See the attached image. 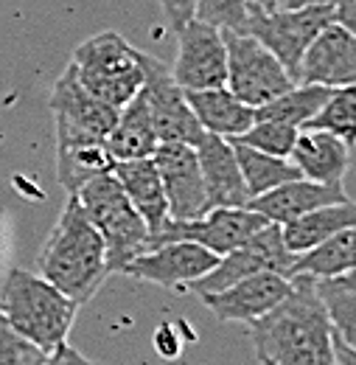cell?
Wrapping results in <instances>:
<instances>
[{"label":"cell","instance_id":"6da1fadb","mask_svg":"<svg viewBox=\"0 0 356 365\" xmlns=\"http://www.w3.org/2000/svg\"><path fill=\"white\" fill-rule=\"evenodd\" d=\"M247 329L261 363L334 365V329L312 275H292L289 295Z\"/></svg>","mask_w":356,"mask_h":365},{"label":"cell","instance_id":"7a4b0ae2","mask_svg":"<svg viewBox=\"0 0 356 365\" xmlns=\"http://www.w3.org/2000/svg\"><path fill=\"white\" fill-rule=\"evenodd\" d=\"M37 264L40 275L79 307L88 304L110 275L107 245L88 220L76 194H68V202L45 239Z\"/></svg>","mask_w":356,"mask_h":365},{"label":"cell","instance_id":"3957f363","mask_svg":"<svg viewBox=\"0 0 356 365\" xmlns=\"http://www.w3.org/2000/svg\"><path fill=\"white\" fill-rule=\"evenodd\" d=\"M76 312L79 304L43 275L11 267L0 281V315L14 331L48 354L68 343Z\"/></svg>","mask_w":356,"mask_h":365},{"label":"cell","instance_id":"277c9868","mask_svg":"<svg viewBox=\"0 0 356 365\" xmlns=\"http://www.w3.org/2000/svg\"><path fill=\"white\" fill-rule=\"evenodd\" d=\"M70 65L82 88L98 101L121 110L143 88V51L130 46L118 31H101L76 46Z\"/></svg>","mask_w":356,"mask_h":365},{"label":"cell","instance_id":"5b68a950","mask_svg":"<svg viewBox=\"0 0 356 365\" xmlns=\"http://www.w3.org/2000/svg\"><path fill=\"white\" fill-rule=\"evenodd\" d=\"M76 197L107 245L110 273H121L135 256L149 250V228L132 200L127 197L115 172L93 178L88 185H82Z\"/></svg>","mask_w":356,"mask_h":365},{"label":"cell","instance_id":"8992f818","mask_svg":"<svg viewBox=\"0 0 356 365\" xmlns=\"http://www.w3.org/2000/svg\"><path fill=\"white\" fill-rule=\"evenodd\" d=\"M328 23H334V3L306 6V9H275V11H261L250 6L244 34H253L261 46H267L289 71V76L298 82L303 53Z\"/></svg>","mask_w":356,"mask_h":365},{"label":"cell","instance_id":"52a82bcc","mask_svg":"<svg viewBox=\"0 0 356 365\" xmlns=\"http://www.w3.org/2000/svg\"><path fill=\"white\" fill-rule=\"evenodd\" d=\"M227 46V88L247 107H264L292 85H298L281 59L261 46L253 34L244 31H224Z\"/></svg>","mask_w":356,"mask_h":365},{"label":"cell","instance_id":"ba28073f","mask_svg":"<svg viewBox=\"0 0 356 365\" xmlns=\"http://www.w3.org/2000/svg\"><path fill=\"white\" fill-rule=\"evenodd\" d=\"M295 262L298 256L286 247L283 242V228L269 222L267 228H261L247 245L230 250L227 256L219 259V264L205 273L202 278L191 281L185 289L205 295V292H222L227 287H233L236 281H244L250 275L258 273H281L286 278H292L295 273Z\"/></svg>","mask_w":356,"mask_h":365},{"label":"cell","instance_id":"9c48e42d","mask_svg":"<svg viewBox=\"0 0 356 365\" xmlns=\"http://www.w3.org/2000/svg\"><path fill=\"white\" fill-rule=\"evenodd\" d=\"M48 107L56 121V143H104L118 121L115 107L98 101L82 88L70 62L53 82Z\"/></svg>","mask_w":356,"mask_h":365},{"label":"cell","instance_id":"30bf717a","mask_svg":"<svg viewBox=\"0 0 356 365\" xmlns=\"http://www.w3.org/2000/svg\"><path fill=\"white\" fill-rule=\"evenodd\" d=\"M140 93L146 96V104L152 110L160 143L197 146L205 138V130H202L199 118L194 115L188 96L177 85L174 73L160 59H155L152 53H143V88H140Z\"/></svg>","mask_w":356,"mask_h":365},{"label":"cell","instance_id":"8fae6325","mask_svg":"<svg viewBox=\"0 0 356 365\" xmlns=\"http://www.w3.org/2000/svg\"><path fill=\"white\" fill-rule=\"evenodd\" d=\"M267 220L258 211H253L250 205H244V208H211L199 220H188V222L169 220L166 228L152 239V247H160V245H169V242H197V245H202L205 250H211L222 259L230 250L247 245L258 230L267 228Z\"/></svg>","mask_w":356,"mask_h":365},{"label":"cell","instance_id":"7c38bea8","mask_svg":"<svg viewBox=\"0 0 356 365\" xmlns=\"http://www.w3.org/2000/svg\"><path fill=\"white\" fill-rule=\"evenodd\" d=\"M182 91H208L227 85V46L224 31L205 23L191 20L177 31V59L172 68Z\"/></svg>","mask_w":356,"mask_h":365},{"label":"cell","instance_id":"4fadbf2b","mask_svg":"<svg viewBox=\"0 0 356 365\" xmlns=\"http://www.w3.org/2000/svg\"><path fill=\"white\" fill-rule=\"evenodd\" d=\"M163 188L169 200V217L177 222L199 220L211 211L208 188L202 178V166L197 158V146L191 143H160L157 152L152 155Z\"/></svg>","mask_w":356,"mask_h":365},{"label":"cell","instance_id":"5bb4252c","mask_svg":"<svg viewBox=\"0 0 356 365\" xmlns=\"http://www.w3.org/2000/svg\"><path fill=\"white\" fill-rule=\"evenodd\" d=\"M216 264H219V256L205 250L197 242H169L135 256L121 273L137 281L166 287V289H182L191 281L211 273Z\"/></svg>","mask_w":356,"mask_h":365},{"label":"cell","instance_id":"9a60e30c","mask_svg":"<svg viewBox=\"0 0 356 365\" xmlns=\"http://www.w3.org/2000/svg\"><path fill=\"white\" fill-rule=\"evenodd\" d=\"M292 289V278L281 273H258L244 281H236L222 292H205L199 295L205 307L222 320V323H253L264 318L269 309H275Z\"/></svg>","mask_w":356,"mask_h":365},{"label":"cell","instance_id":"2e32d148","mask_svg":"<svg viewBox=\"0 0 356 365\" xmlns=\"http://www.w3.org/2000/svg\"><path fill=\"white\" fill-rule=\"evenodd\" d=\"M298 82L323 85V88H342L356 82V37L340 26L337 20L328 23L303 53Z\"/></svg>","mask_w":356,"mask_h":365},{"label":"cell","instance_id":"e0dca14e","mask_svg":"<svg viewBox=\"0 0 356 365\" xmlns=\"http://www.w3.org/2000/svg\"><path fill=\"white\" fill-rule=\"evenodd\" d=\"M342 200H348L342 182H317L298 178V180H289L278 185V188H272L261 197H253L247 205L253 211H258L267 222L286 225V222L300 220V217L312 214L317 208H323V205H334V202H342Z\"/></svg>","mask_w":356,"mask_h":365},{"label":"cell","instance_id":"ac0fdd59","mask_svg":"<svg viewBox=\"0 0 356 365\" xmlns=\"http://www.w3.org/2000/svg\"><path fill=\"white\" fill-rule=\"evenodd\" d=\"M197 158L202 166L211 208H244L250 202V191L241 175L236 149L227 138L205 133V138L197 143Z\"/></svg>","mask_w":356,"mask_h":365},{"label":"cell","instance_id":"d6986e66","mask_svg":"<svg viewBox=\"0 0 356 365\" xmlns=\"http://www.w3.org/2000/svg\"><path fill=\"white\" fill-rule=\"evenodd\" d=\"M115 178L121 180L127 197L132 200L137 214L143 217L146 228H149V247L152 239L166 228L169 217V200H166V188H163V178L155 166L152 158H140V160H118L115 163Z\"/></svg>","mask_w":356,"mask_h":365},{"label":"cell","instance_id":"ffe728a7","mask_svg":"<svg viewBox=\"0 0 356 365\" xmlns=\"http://www.w3.org/2000/svg\"><path fill=\"white\" fill-rule=\"evenodd\" d=\"M289 160L298 166L300 178L317 182H342L351 166V146L325 130L303 127L292 146Z\"/></svg>","mask_w":356,"mask_h":365},{"label":"cell","instance_id":"44dd1931","mask_svg":"<svg viewBox=\"0 0 356 365\" xmlns=\"http://www.w3.org/2000/svg\"><path fill=\"white\" fill-rule=\"evenodd\" d=\"M107 152L112 155V160H140V158H152L160 146V138L155 130V118L152 110L146 104V96L137 93L130 104H124L118 110V121L112 127V133L104 140Z\"/></svg>","mask_w":356,"mask_h":365},{"label":"cell","instance_id":"7402d4cb","mask_svg":"<svg viewBox=\"0 0 356 365\" xmlns=\"http://www.w3.org/2000/svg\"><path fill=\"white\" fill-rule=\"evenodd\" d=\"M185 96L202 130L211 135L239 138L256 124V107H247L241 98H236L227 85L208 91H185Z\"/></svg>","mask_w":356,"mask_h":365},{"label":"cell","instance_id":"603a6c76","mask_svg":"<svg viewBox=\"0 0 356 365\" xmlns=\"http://www.w3.org/2000/svg\"><path fill=\"white\" fill-rule=\"evenodd\" d=\"M356 225V202L348 197L342 202H334V205H323L312 214L300 217V220H292L283 228V242L286 247L295 253V256H303L314 250L317 245L328 242L331 236H337L340 230Z\"/></svg>","mask_w":356,"mask_h":365},{"label":"cell","instance_id":"cb8c5ba5","mask_svg":"<svg viewBox=\"0 0 356 365\" xmlns=\"http://www.w3.org/2000/svg\"><path fill=\"white\" fill-rule=\"evenodd\" d=\"M115 169L104 143H56V180L68 194H79L93 178Z\"/></svg>","mask_w":356,"mask_h":365},{"label":"cell","instance_id":"d4e9b609","mask_svg":"<svg viewBox=\"0 0 356 365\" xmlns=\"http://www.w3.org/2000/svg\"><path fill=\"white\" fill-rule=\"evenodd\" d=\"M314 289L328 312L334 334L356 349V270L314 278Z\"/></svg>","mask_w":356,"mask_h":365},{"label":"cell","instance_id":"484cf974","mask_svg":"<svg viewBox=\"0 0 356 365\" xmlns=\"http://www.w3.org/2000/svg\"><path fill=\"white\" fill-rule=\"evenodd\" d=\"M230 143H233V149H236V158H239L241 175H244V182H247L250 200L267 194V191L283 185V182L300 178L298 166H295L289 158H278V155L258 152V149H253V146H247V143H239V140H230Z\"/></svg>","mask_w":356,"mask_h":365},{"label":"cell","instance_id":"4316f807","mask_svg":"<svg viewBox=\"0 0 356 365\" xmlns=\"http://www.w3.org/2000/svg\"><path fill=\"white\" fill-rule=\"evenodd\" d=\"M331 96V88L323 85H306L298 82L286 93H281L278 98H272L269 104L256 110L258 121H283V124H295V127H306L314 115L323 110L325 98Z\"/></svg>","mask_w":356,"mask_h":365},{"label":"cell","instance_id":"83f0119b","mask_svg":"<svg viewBox=\"0 0 356 365\" xmlns=\"http://www.w3.org/2000/svg\"><path fill=\"white\" fill-rule=\"evenodd\" d=\"M348 270H356V225L340 230L328 242H323L314 250L298 256L292 275L325 278V275H340L348 273Z\"/></svg>","mask_w":356,"mask_h":365},{"label":"cell","instance_id":"f1b7e54d","mask_svg":"<svg viewBox=\"0 0 356 365\" xmlns=\"http://www.w3.org/2000/svg\"><path fill=\"white\" fill-rule=\"evenodd\" d=\"M309 130H325L342 138L351 149L356 146V82L354 85H342L334 88L331 96L325 98L323 110L306 124ZM303 130V127H300Z\"/></svg>","mask_w":356,"mask_h":365},{"label":"cell","instance_id":"f546056e","mask_svg":"<svg viewBox=\"0 0 356 365\" xmlns=\"http://www.w3.org/2000/svg\"><path fill=\"white\" fill-rule=\"evenodd\" d=\"M300 135V127L295 124H283V121H258L239 138H227V140H239V143H247L258 152H267V155H278V158H289L292 155V146Z\"/></svg>","mask_w":356,"mask_h":365},{"label":"cell","instance_id":"4dcf8cb0","mask_svg":"<svg viewBox=\"0 0 356 365\" xmlns=\"http://www.w3.org/2000/svg\"><path fill=\"white\" fill-rule=\"evenodd\" d=\"M250 0H199L197 20H205L222 31H247Z\"/></svg>","mask_w":356,"mask_h":365},{"label":"cell","instance_id":"1f68e13d","mask_svg":"<svg viewBox=\"0 0 356 365\" xmlns=\"http://www.w3.org/2000/svg\"><path fill=\"white\" fill-rule=\"evenodd\" d=\"M48 351L14 331L0 315V365H45Z\"/></svg>","mask_w":356,"mask_h":365},{"label":"cell","instance_id":"d6a6232c","mask_svg":"<svg viewBox=\"0 0 356 365\" xmlns=\"http://www.w3.org/2000/svg\"><path fill=\"white\" fill-rule=\"evenodd\" d=\"M160 6H163V14H166L169 26H172L174 31H179L182 26H188V23L197 17L199 0H160Z\"/></svg>","mask_w":356,"mask_h":365},{"label":"cell","instance_id":"836d02e7","mask_svg":"<svg viewBox=\"0 0 356 365\" xmlns=\"http://www.w3.org/2000/svg\"><path fill=\"white\" fill-rule=\"evenodd\" d=\"M45 365H101V363H93L85 354H79L70 343H62V346H56V349L48 354Z\"/></svg>","mask_w":356,"mask_h":365},{"label":"cell","instance_id":"e575fe53","mask_svg":"<svg viewBox=\"0 0 356 365\" xmlns=\"http://www.w3.org/2000/svg\"><path fill=\"white\" fill-rule=\"evenodd\" d=\"M334 20L356 37V0H334Z\"/></svg>","mask_w":356,"mask_h":365},{"label":"cell","instance_id":"d590c367","mask_svg":"<svg viewBox=\"0 0 356 365\" xmlns=\"http://www.w3.org/2000/svg\"><path fill=\"white\" fill-rule=\"evenodd\" d=\"M155 346H157V351L163 354V357H177L179 351V343L174 340V331H172V326H163V329H157V337H155Z\"/></svg>","mask_w":356,"mask_h":365},{"label":"cell","instance_id":"8d00e7d4","mask_svg":"<svg viewBox=\"0 0 356 365\" xmlns=\"http://www.w3.org/2000/svg\"><path fill=\"white\" fill-rule=\"evenodd\" d=\"M334 365H356V349L342 343L337 334H334Z\"/></svg>","mask_w":356,"mask_h":365},{"label":"cell","instance_id":"74e56055","mask_svg":"<svg viewBox=\"0 0 356 365\" xmlns=\"http://www.w3.org/2000/svg\"><path fill=\"white\" fill-rule=\"evenodd\" d=\"M334 0H283V9H306V6H323Z\"/></svg>","mask_w":356,"mask_h":365},{"label":"cell","instance_id":"f35d334b","mask_svg":"<svg viewBox=\"0 0 356 365\" xmlns=\"http://www.w3.org/2000/svg\"><path fill=\"white\" fill-rule=\"evenodd\" d=\"M250 6L261 11H275V9H283V0H250Z\"/></svg>","mask_w":356,"mask_h":365},{"label":"cell","instance_id":"ab89813d","mask_svg":"<svg viewBox=\"0 0 356 365\" xmlns=\"http://www.w3.org/2000/svg\"><path fill=\"white\" fill-rule=\"evenodd\" d=\"M261 365H269V363H261Z\"/></svg>","mask_w":356,"mask_h":365}]
</instances>
